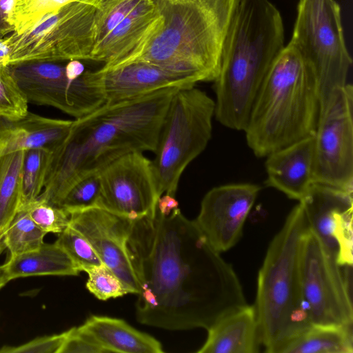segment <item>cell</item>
Listing matches in <instances>:
<instances>
[{
	"mask_svg": "<svg viewBox=\"0 0 353 353\" xmlns=\"http://www.w3.org/2000/svg\"><path fill=\"white\" fill-rule=\"evenodd\" d=\"M133 221L93 207L70 212L69 225L88 241L102 263L117 275L130 294H137L138 280L128 249Z\"/></svg>",
	"mask_w": 353,
	"mask_h": 353,
	"instance_id": "cell-16",
	"label": "cell"
},
{
	"mask_svg": "<svg viewBox=\"0 0 353 353\" xmlns=\"http://www.w3.org/2000/svg\"><path fill=\"white\" fill-rule=\"evenodd\" d=\"M100 0H76L45 16L30 30L3 39L5 63L90 61Z\"/></svg>",
	"mask_w": 353,
	"mask_h": 353,
	"instance_id": "cell-8",
	"label": "cell"
},
{
	"mask_svg": "<svg viewBox=\"0 0 353 353\" xmlns=\"http://www.w3.org/2000/svg\"><path fill=\"white\" fill-rule=\"evenodd\" d=\"M5 266L10 281L32 276H77L81 272L56 242L43 243L37 250L10 256Z\"/></svg>",
	"mask_w": 353,
	"mask_h": 353,
	"instance_id": "cell-23",
	"label": "cell"
},
{
	"mask_svg": "<svg viewBox=\"0 0 353 353\" xmlns=\"http://www.w3.org/2000/svg\"><path fill=\"white\" fill-rule=\"evenodd\" d=\"M60 353H110L91 334L79 327L67 330Z\"/></svg>",
	"mask_w": 353,
	"mask_h": 353,
	"instance_id": "cell-34",
	"label": "cell"
},
{
	"mask_svg": "<svg viewBox=\"0 0 353 353\" xmlns=\"http://www.w3.org/2000/svg\"><path fill=\"white\" fill-rule=\"evenodd\" d=\"M215 103L194 86L180 88L168 110L152 161L159 192L175 196L186 167L212 137Z\"/></svg>",
	"mask_w": 353,
	"mask_h": 353,
	"instance_id": "cell-7",
	"label": "cell"
},
{
	"mask_svg": "<svg viewBox=\"0 0 353 353\" xmlns=\"http://www.w3.org/2000/svg\"><path fill=\"white\" fill-rule=\"evenodd\" d=\"M72 122L30 112L16 120L0 117V156L39 148L53 150L66 138Z\"/></svg>",
	"mask_w": 353,
	"mask_h": 353,
	"instance_id": "cell-20",
	"label": "cell"
},
{
	"mask_svg": "<svg viewBox=\"0 0 353 353\" xmlns=\"http://www.w3.org/2000/svg\"><path fill=\"white\" fill-rule=\"evenodd\" d=\"M100 192L99 172L89 174L75 183L59 206L69 214L95 207Z\"/></svg>",
	"mask_w": 353,
	"mask_h": 353,
	"instance_id": "cell-31",
	"label": "cell"
},
{
	"mask_svg": "<svg viewBox=\"0 0 353 353\" xmlns=\"http://www.w3.org/2000/svg\"><path fill=\"white\" fill-rule=\"evenodd\" d=\"M22 209L28 211L36 225L46 234H59L70 223L69 212L39 198Z\"/></svg>",
	"mask_w": 353,
	"mask_h": 353,
	"instance_id": "cell-33",
	"label": "cell"
},
{
	"mask_svg": "<svg viewBox=\"0 0 353 353\" xmlns=\"http://www.w3.org/2000/svg\"><path fill=\"white\" fill-rule=\"evenodd\" d=\"M133 150L113 125L94 112L77 119L64 141L52 150L43 190L38 198L59 206L75 183Z\"/></svg>",
	"mask_w": 353,
	"mask_h": 353,
	"instance_id": "cell-9",
	"label": "cell"
},
{
	"mask_svg": "<svg viewBox=\"0 0 353 353\" xmlns=\"http://www.w3.org/2000/svg\"><path fill=\"white\" fill-rule=\"evenodd\" d=\"M12 0H0V40L14 32L8 21Z\"/></svg>",
	"mask_w": 353,
	"mask_h": 353,
	"instance_id": "cell-36",
	"label": "cell"
},
{
	"mask_svg": "<svg viewBox=\"0 0 353 353\" xmlns=\"http://www.w3.org/2000/svg\"><path fill=\"white\" fill-rule=\"evenodd\" d=\"M9 281L5 264L0 265V290Z\"/></svg>",
	"mask_w": 353,
	"mask_h": 353,
	"instance_id": "cell-39",
	"label": "cell"
},
{
	"mask_svg": "<svg viewBox=\"0 0 353 353\" xmlns=\"http://www.w3.org/2000/svg\"><path fill=\"white\" fill-rule=\"evenodd\" d=\"M320 103L315 80L288 43L277 56L253 102L244 129L257 157L314 134Z\"/></svg>",
	"mask_w": 353,
	"mask_h": 353,
	"instance_id": "cell-4",
	"label": "cell"
},
{
	"mask_svg": "<svg viewBox=\"0 0 353 353\" xmlns=\"http://www.w3.org/2000/svg\"><path fill=\"white\" fill-rule=\"evenodd\" d=\"M339 265L308 228L300 251L303 298L311 325H352L353 307L348 268Z\"/></svg>",
	"mask_w": 353,
	"mask_h": 353,
	"instance_id": "cell-10",
	"label": "cell"
},
{
	"mask_svg": "<svg viewBox=\"0 0 353 353\" xmlns=\"http://www.w3.org/2000/svg\"><path fill=\"white\" fill-rule=\"evenodd\" d=\"M284 47L276 7L269 0H239L214 80V117L221 124L244 130L258 91Z\"/></svg>",
	"mask_w": 353,
	"mask_h": 353,
	"instance_id": "cell-2",
	"label": "cell"
},
{
	"mask_svg": "<svg viewBox=\"0 0 353 353\" xmlns=\"http://www.w3.org/2000/svg\"><path fill=\"white\" fill-rule=\"evenodd\" d=\"M10 66L28 103L54 107L75 119L105 103L97 70H85L71 79L61 63L36 61Z\"/></svg>",
	"mask_w": 353,
	"mask_h": 353,
	"instance_id": "cell-12",
	"label": "cell"
},
{
	"mask_svg": "<svg viewBox=\"0 0 353 353\" xmlns=\"http://www.w3.org/2000/svg\"><path fill=\"white\" fill-rule=\"evenodd\" d=\"M353 88L334 90L314 133V182L353 192Z\"/></svg>",
	"mask_w": 353,
	"mask_h": 353,
	"instance_id": "cell-11",
	"label": "cell"
},
{
	"mask_svg": "<svg viewBox=\"0 0 353 353\" xmlns=\"http://www.w3.org/2000/svg\"><path fill=\"white\" fill-rule=\"evenodd\" d=\"M67 331L50 336L37 337L18 346H3L0 353H60Z\"/></svg>",
	"mask_w": 353,
	"mask_h": 353,
	"instance_id": "cell-35",
	"label": "cell"
},
{
	"mask_svg": "<svg viewBox=\"0 0 353 353\" xmlns=\"http://www.w3.org/2000/svg\"><path fill=\"white\" fill-rule=\"evenodd\" d=\"M26 150L0 156V234L19 210Z\"/></svg>",
	"mask_w": 353,
	"mask_h": 353,
	"instance_id": "cell-25",
	"label": "cell"
},
{
	"mask_svg": "<svg viewBox=\"0 0 353 353\" xmlns=\"http://www.w3.org/2000/svg\"><path fill=\"white\" fill-rule=\"evenodd\" d=\"M100 192L95 207L137 220L156 212L161 196L152 161L130 151L99 172Z\"/></svg>",
	"mask_w": 353,
	"mask_h": 353,
	"instance_id": "cell-13",
	"label": "cell"
},
{
	"mask_svg": "<svg viewBox=\"0 0 353 353\" xmlns=\"http://www.w3.org/2000/svg\"><path fill=\"white\" fill-rule=\"evenodd\" d=\"M46 233L41 230L25 209H19L8 227L0 234L1 248H7L10 256L37 250L44 243Z\"/></svg>",
	"mask_w": 353,
	"mask_h": 353,
	"instance_id": "cell-26",
	"label": "cell"
},
{
	"mask_svg": "<svg viewBox=\"0 0 353 353\" xmlns=\"http://www.w3.org/2000/svg\"><path fill=\"white\" fill-rule=\"evenodd\" d=\"M51 157L52 150L46 148L26 150L22 165L19 210L26 208L41 193Z\"/></svg>",
	"mask_w": 353,
	"mask_h": 353,
	"instance_id": "cell-27",
	"label": "cell"
},
{
	"mask_svg": "<svg viewBox=\"0 0 353 353\" xmlns=\"http://www.w3.org/2000/svg\"><path fill=\"white\" fill-rule=\"evenodd\" d=\"M68 77L71 79L80 77L85 71V67L81 61L72 60L68 61L65 65Z\"/></svg>",
	"mask_w": 353,
	"mask_h": 353,
	"instance_id": "cell-38",
	"label": "cell"
},
{
	"mask_svg": "<svg viewBox=\"0 0 353 353\" xmlns=\"http://www.w3.org/2000/svg\"><path fill=\"white\" fill-rule=\"evenodd\" d=\"M55 242L65 251L81 272L103 264L88 241L70 225L58 234Z\"/></svg>",
	"mask_w": 353,
	"mask_h": 353,
	"instance_id": "cell-30",
	"label": "cell"
},
{
	"mask_svg": "<svg viewBox=\"0 0 353 353\" xmlns=\"http://www.w3.org/2000/svg\"><path fill=\"white\" fill-rule=\"evenodd\" d=\"M180 88H166L132 99L104 103L94 113L113 125L134 150L154 152L170 103Z\"/></svg>",
	"mask_w": 353,
	"mask_h": 353,
	"instance_id": "cell-17",
	"label": "cell"
},
{
	"mask_svg": "<svg viewBox=\"0 0 353 353\" xmlns=\"http://www.w3.org/2000/svg\"><path fill=\"white\" fill-rule=\"evenodd\" d=\"M352 325H312L281 353H353Z\"/></svg>",
	"mask_w": 353,
	"mask_h": 353,
	"instance_id": "cell-24",
	"label": "cell"
},
{
	"mask_svg": "<svg viewBox=\"0 0 353 353\" xmlns=\"http://www.w3.org/2000/svg\"><path fill=\"white\" fill-rule=\"evenodd\" d=\"M87 289L98 299L105 301L122 296L130 292L117 275L103 263L88 268Z\"/></svg>",
	"mask_w": 353,
	"mask_h": 353,
	"instance_id": "cell-32",
	"label": "cell"
},
{
	"mask_svg": "<svg viewBox=\"0 0 353 353\" xmlns=\"http://www.w3.org/2000/svg\"><path fill=\"white\" fill-rule=\"evenodd\" d=\"M76 0H12L8 21L14 34L32 28L45 16Z\"/></svg>",
	"mask_w": 353,
	"mask_h": 353,
	"instance_id": "cell-28",
	"label": "cell"
},
{
	"mask_svg": "<svg viewBox=\"0 0 353 353\" xmlns=\"http://www.w3.org/2000/svg\"><path fill=\"white\" fill-rule=\"evenodd\" d=\"M308 228L299 202L271 241L259 269L253 305L265 352L281 353L312 325L300 274L301 246Z\"/></svg>",
	"mask_w": 353,
	"mask_h": 353,
	"instance_id": "cell-5",
	"label": "cell"
},
{
	"mask_svg": "<svg viewBox=\"0 0 353 353\" xmlns=\"http://www.w3.org/2000/svg\"><path fill=\"white\" fill-rule=\"evenodd\" d=\"M238 1L153 0L161 18L159 26L132 61L154 64L194 84L214 81Z\"/></svg>",
	"mask_w": 353,
	"mask_h": 353,
	"instance_id": "cell-3",
	"label": "cell"
},
{
	"mask_svg": "<svg viewBox=\"0 0 353 353\" xmlns=\"http://www.w3.org/2000/svg\"><path fill=\"white\" fill-rule=\"evenodd\" d=\"M178 208L179 202L174 196L163 194L158 199L157 209L162 214L168 215Z\"/></svg>",
	"mask_w": 353,
	"mask_h": 353,
	"instance_id": "cell-37",
	"label": "cell"
},
{
	"mask_svg": "<svg viewBox=\"0 0 353 353\" xmlns=\"http://www.w3.org/2000/svg\"><path fill=\"white\" fill-rule=\"evenodd\" d=\"M128 249L139 287L136 318L142 324L208 330L248 304L232 265L179 208L133 221Z\"/></svg>",
	"mask_w": 353,
	"mask_h": 353,
	"instance_id": "cell-1",
	"label": "cell"
},
{
	"mask_svg": "<svg viewBox=\"0 0 353 353\" xmlns=\"http://www.w3.org/2000/svg\"><path fill=\"white\" fill-rule=\"evenodd\" d=\"M352 192L314 183L299 202L310 229L341 266H352Z\"/></svg>",
	"mask_w": 353,
	"mask_h": 353,
	"instance_id": "cell-14",
	"label": "cell"
},
{
	"mask_svg": "<svg viewBox=\"0 0 353 353\" xmlns=\"http://www.w3.org/2000/svg\"><path fill=\"white\" fill-rule=\"evenodd\" d=\"M79 327L91 334L109 352H163L159 341L119 319L92 315Z\"/></svg>",
	"mask_w": 353,
	"mask_h": 353,
	"instance_id": "cell-22",
	"label": "cell"
},
{
	"mask_svg": "<svg viewBox=\"0 0 353 353\" xmlns=\"http://www.w3.org/2000/svg\"><path fill=\"white\" fill-rule=\"evenodd\" d=\"M289 43L299 53L315 80L320 112L332 92L347 83L352 63L339 3L335 0H299Z\"/></svg>",
	"mask_w": 353,
	"mask_h": 353,
	"instance_id": "cell-6",
	"label": "cell"
},
{
	"mask_svg": "<svg viewBox=\"0 0 353 353\" xmlns=\"http://www.w3.org/2000/svg\"><path fill=\"white\" fill-rule=\"evenodd\" d=\"M28 101L10 65L0 64V117L16 120L28 113Z\"/></svg>",
	"mask_w": 353,
	"mask_h": 353,
	"instance_id": "cell-29",
	"label": "cell"
},
{
	"mask_svg": "<svg viewBox=\"0 0 353 353\" xmlns=\"http://www.w3.org/2000/svg\"><path fill=\"white\" fill-rule=\"evenodd\" d=\"M268 186L299 201L314 182V134L265 157Z\"/></svg>",
	"mask_w": 353,
	"mask_h": 353,
	"instance_id": "cell-19",
	"label": "cell"
},
{
	"mask_svg": "<svg viewBox=\"0 0 353 353\" xmlns=\"http://www.w3.org/2000/svg\"><path fill=\"white\" fill-rule=\"evenodd\" d=\"M199 353H257L260 349L254 305H246L223 316L207 330Z\"/></svg>",
	"mask_w": 353,
	"mask_h": 353,
	"instance_id": "cell-21",
	"label": "cell"
},
{
	"mask_svg": "<svg viewBox=\"0 0 353 353\" xmlns=\"http://www.w3.org/2000/svg\"><path fill=\"white\" fill-rule=\"evenodd\" d=\"M260 190L256 184L232 183L214 187L205 194L194 221L217 252H226L239 241Z\"/></svg>",
	"mask_w": 353,
	"mask_h": 353,
	"instance_id": "cell-15",
	"label": "cell"
},
{
	"mask_svg": "<svg viewBox=\"0 0 353 353\" xmlns=\"http://www.w3.org/2000/svg\"><path fill=\"white\" fill-rule=\"evenodd\" d=\"M102 83L105 103L137 97L160 89L189 88L190 80L154 64L134 61L97 70Z\"/></svg>",
	"mask_w": 353,
	"mask_h": 353,
	"instance_id": "cell-18",
	"label": "cell"
}]
</instances>
